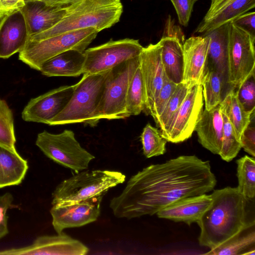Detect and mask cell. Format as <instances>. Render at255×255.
I'll return each mask as SVG.
<instances>
[{"instance_id": "9a60e30c", "label": "cell", "mask_w": 255, "mask_h": 255, "mask_svg": "<svg viewBox=\"0 0 255 255\" xmlns=\"http://www.w3.org/2000/svg\"><path fill=\"white\" fill-rule=\"evenodd\" d=\"M74 88L75 85L61 86L31 99L22 112V119L49 124L66 107Z\"/></svg>"}, {"instance_id": "7bdbcfd3", "label": "cell", "mask_w": 255, "mask_h": 255, "mask_svg": "<svg viewBox=\"0 0 255 255\" xmlns=\"http://www.w3.org/2000/svg\"><path fill=\"white\" fill-rule=\"evenodd\" d=\"M54 6H65L70 3L73 0H41Z\"/></svg>"}, {"instance_id": "e575fe53", "label": "cell", "mask_w": 255, "mask_h": 255, "mask_svg": "<svg viewBox=\"0 0 255 255\" xmlns=\"http://www.w3.org/2000/svg\"><path fill=\"white\" fill-rule=\"evenodd\" d=\"M239 101L244 109L253 113L255 109V72L254 71L240 85L236 91Z\"/></svg>"}, {"instance_id": "3957f363", "label": "cell", "mask_w": 255, "mask_h": 255, "mask_svg": "<svg viewBox=\"0 0 255 255\" xmlns=\"http://www.w3.org/2000/svg\"><path fill=\"white\" fill-rule=\"evenodd\" d=\"M65 14L52 28L29 36L39 41L77 29L94 28L99 32L117 23L123 7L121 0H73L65 6Z\"/></svg>"}, {"instance_id": "1f68e13d", "label": "cell", "mask_w": 255, "mask_h": 255, "mask_svg": "<svg viewBox=\"0 0 255 255\" xmlns=\"http://www.w3.org/2000/svg\"><path fill=\"white\" fill-rule=\"evenodd\" d=\"M143 153L146 158L162 155L166 152V140L161 132L148 123L140 135Z\"/></svg>"}, {"instance_id": "8d00e7d4", "label": "cell", "mask_w": 255, "mask_h": 255, "mask_svg": "<svg viewBox=\"0 0 255 255\" xmlns=\"http://www.w3.org/2000/svg\"><path fill=\"white\" fill-rule=\"evenodd\" d=\"M177 14L179 23L187 26L193 11V6L197 0H170Z\"/></svg>"}, {"instance_id": "ac0fdd59", "label": "cell", "mask_w": 255, "mask_h": 255, "mask_svg": "<svg viewBox=\"0 0 255 255\" xmlns=\"http://www.w3.org/2000/svg\"><path fill=\"white\" fill-rule=\"evenodd\" d=\"M28 38L26 21L20 10L4 15L0 21V58L19 53Z\"/></svg>"}, {"instance_id": "ba28073f", "label": "cell", "mask_w": 255, "mask_h": 255, "mask_svg": "<svg viewBox=\"0 0 255 255\" xmlns=\"http://www.w3.org/2000/svg\"><path fill=\"white\" fill-rule=\"evenodd\" d=\"M35 144L49 158L77 173L87 170L95 158L81 146L69 129L58 134L44 130L38 134Z\"/></svg>"}, {"instance_id": "4316f807", "label": "cell", "mask_w": 255, "mask_h": 255, "mask_svg": "<svg viewBox=\"0 0 255 255\" xmlns=\"http://www.w3.org/2000/svg\"><path fill=\"white\" fill-rule=\"evenodd\" d=\"M255 7V0H237L206 22H200L196 33H207L218 27L233 21L238 17Z\"/></svg>"}, {"instance_id": "e0dca14e", "label": "cell", "mask_w": 255, "mask_h": 255, "mask_svg": "<svg viewBox=\"0 0 255 255\" xmlns=\"http://www.w3.org/2000/svg\"><path fill=\"white\" fill-rule=\"evenodd\" d=\"M210 37L191 36L185 40L183 45V82L202 84L208 71V53Z\"/></svg>"}, {"instance_id": "4fadbf2b", "label": "cell", "mask_w": 255, "mask_h": 255, "mask_svg": "<svg viewBox=\"0 0 255 255\" xmlns=\"http://www.w3.org/2000/svg\"><path fill=\"white\" fill-rule=\"evenodd\" d=\"M89 249L63 232L37 237L27 246L0 250V255H85Z\"/></svg>"}, {"instance_id": "ab89813d", "label": "cell", "mask_w": 255, "mask_h": 255, "mask_svg": "<svg viewBox=\"0 0 255 255\" xmlns=\"http://www.w3.org/2000/svg\"><path fill=\"white\" fill-rule=\"evenodd\" d=\"M237 0H212L210 7L201 22H206Z\"/></svg>"}, {"instance_id": "2e32d148", "label": "cell", "mask_w": 255, "mask_h": 255, "mask_svg": "<svg viewBox=\"0 0 255 255\" xmlns=\"http://www.w3.org/2000/svg\"><path fill=\"white\" fill-rule=\"evenodd\" d=\"M159 42L143 47L139 55V66L145 92L144 111L151 115L154 101L163 84L165 74Z\"/></svg>"}, {"instance_id": "44dd1931", "label": "cell", "mask_w": 255, "mask_h": 255, "mask_svg": "<svg viewBox=\"0 0 255 255\" xmlns=\"http://www.w3.org/2000/svg\"><path fill=\"white\" fill-rule=\"evenodd\" d=\"M223 129L220 104L210 110L205 109L195 128L199 143L215 154H219L221 148Z\"/></svg>"}, {"instance_id": "f1b7e54d", "label": "cell", "mask_w": 255, "mask_h": 255, "mask_svg": "<svg viewBox=\"0 0 255 255\" xmlns=\"http://www.w3.org/2000/svg\"><path fill=\"white\" fill-rule=\"evenodd\" d=\"M238 189L246 197L254 199L255 196V160L248 155L236 161Z\"/></svg>"}, {"instance_id": "7402d4cb", "label": "cell", "mask_w": 255, "mask_h": 255, "mask_svg": "<svg viewBox=\"0 0 255 255\" xmlns=\"http://www.w3.org/2000/svg\"><path fill=\"white\" fill-rule=\"evenodd\" d=\"M231 22L207 33L210 37L208 69L217 72L228 84V52Z\"/></svg>"}, {"instance_id": "83f0119b", "label": "cell", "mask_w": 255, "mask_h": 255, "mask_svg": "<svg viewBox=\"0 0 255 255\" xmlns=\"http://www.w3.org/2000/svg\"><path fill=\"white\" fill-rule=\"evenodd\" d=\"M145 92L140 68L138 67L128 86L126 98V112L128 117L139 115L144 111Z\"/></svg>"}, {"instance_id": "f6af8a7d", "label": "cell", "mask_w": 255, "mask_h": 255, "mask_svg": "<svg viewBox=\"0 0 255 255\" xmlns=\"http://www.w3.org/2000/svg\"><path fill=\"white\" fill-rule=\"evenodd\" d=\"M4 15V13L0 8V19L2 18Z\"/></svg>"}, {"instance_id": "8992f818", "label": "cell", "mask_w": 255, "mask_h": 255, "mask_svg": "<svg viewBox=\"0 0 255 255\" xmlns=\"http://www.w3.org/2000/svg\"><path fill=\"white\" fill-rule=\"evenodd\" d=\"M98 31L88 28L68 31L39 41H27L18 58L30 68L39 71L49 59L69 50L84 52L95 39Z\"/></svg>"}, {"instance_id": "52a82bcc", "label": "cell", "mask_w": 255, "mask_h": 255, "mask_svg": "<svg viewBox=\"0 0 255 255\" xmlns=\"http://www.w3.org/2000/svg\"><path fill=\"white\" fill-rule=\"evenodd\" d=\"M139 65V56L126 61L110 70L106 76L96 117L117 120L128 118L126 98L131 80Z\"/></svg>"}, {"instance_id": "f546056e", "label": "cell", "mask_w": 255, "mask_h": 255, "mask_svg": "<svg viewBox=\"0 0 255 255\" xmlns=\"http://www.w3.org/2000/svg\"><path fill=\"white\" fill-rule=\"evenodd\" d=\"M225 84H227L220 74L208 69L201 84L205 109L210 110L220 104Z\"/></svg>"}, {"instance_id": "5bb4252c", "label": "cell", "mask_w": 255, "mask_h": 255, "mask_svg": "<svg viewBox=\"0 0 255 255\" xmlns=\"http://www.w3.org/2000/svg\"><path fill=\"white\" fill-rule=\"evenodd\" d=\"M184 35L180 27L175 24L169 15L162 37L158 42L161 46V59L166 77L178 84L183 81Z\"/></svg>"}, {"instance_id": "30bf717a", "label": "cell", "mask_w": 255, "mask_h": 255, "mask_svg": "<svg viewBox=\"0 0 255 255\" xmlns=\"http://www.w3.org/2000/svg\"><path fill=\"white\" fill-rule=\"evenodd\" d=\"M255 37L232 22L228 43V84L236 89L255 71Z\"/></svg>"}, {"instance_id": "d6986e66", "label": "cell", "mask_w": 255, "mask_h": 255, "mask_svg": "<svg viewBox=\"0 0 255 255\" xmlns=\"http://www.w3.org/2000/svg\"><path fill=\"white\" fill-rule=\"evenodd\" d=\"M65 6L52 5L41 0L25 1L20 10L25 18L29 37L48 30L59 22L65 14Z\"/></svg>"}, {"instance_id": "ffe728a7", "label": "cell", "mask_w": 255, "mask_h": 255, "mask_svg": "<svg viewBox=\"0 0 255 255\" xmlns=\"http://www.w3.org/2000/svg\"><path fill=\"white\" fill-rule=\"evenodd\" d=\"M212 201L211 195L206 194L178 200L158 211L160 218L183 222L190 225L197 222Z\"/></svg>"}, {"instance_id": "ee69618b", "label": "cell", "mask_w": 255, "mask_h": 255, "mask_svg": "<svg viewBox=\"0 0 255 255\" xmlns=\"http://www.w3.org/2000/svg\"><path fill=\"white\" fill-rule=\"evenodd\" d=\"M8 233L7 222L0 225V239L5 236Z\"/></svg>"}, {"instance_id": "7dc6e473", "label": "cell", "mask_w": 255, "mask_h": 255, "mask_svg": "<svg viewBox=\"0 0 255 255\" xmlns=\"http://www.w3.org/2000/svg\"><path fill=\"white\" fill-rule=\"evenodd\" d=\"M26 0H25V1H26Z\"/></svg>"}, {"instance_id": "9c48e42d", "label": "cell", "mask_w": 255, "mask_h": 255, "mask_svg": "<svg viewBox=\"0 0 255 255\" xmlns=\"http://www.w3.org/2000/svg\"><path fill=\"white\" fill-rule=\"evenodd\" d=\"M143 47L138 40L125 38L111 40L102 45L86 49L83 74H98L139 56Z\"/></svg>"}, {"instance_id": "b9f144b4", "label": "cell", "mask_w": 255, "mask_h": 255, "mask_svg": "<svg viewBox=\"0 0 255 255\" xmlns=\"http://www.w3.org/2000/svg\"><path fill=\"white\" fill-rule=\"evenodd\" d=\"M25 5V0H0V8L5 15L20 10Z\"/></svg>"}, {"instance_id": "7c38bea8", "label": "cell", "mask_w": 255, "mask_h": 255, "mask_svg": "<svg viewBox=\"0 0 255 255\" xmlns=\"http://www.w3.org/2000/svg\"><path fill=\"white\" fill-rule=\"evenodd\" d=\"M103 196L52 205L50 213L56 233L60 234L65 229L80 227L96 221L100 215Z\"/></svg>"}, {"instance_id": "836d02e7", "label": "cell", "mask_w": 255, "mask_h": 255, "mask_svg": "<svg viewBox=\"0 0 255 255\" xmlns=\"http://www.w3.org/2000/svg\"><path fill=\"white\" fill-rule=\"evenodd\" d=\"M15 142L12 111L5 101L0 99V143L15 148Z\"/></svg>"}, {"instance_id": "d6a6232c", "label": "cell", "mask_w": 255, "mask_h": 255, "mask_svg": "<svg viewBox=\"0 0 255 255\" xmlns=\"http://www.w3.org/2000/svg\"><path fill=\"white\" fill-rule=\"evenodd\" d=\"M221 113L223 129L222 146L219 155L223 160L229 162L237 155L242 146L231 122L226 115L222 112Z\"/></svg>"}, {"instance_id": "7a4b0ae2", "label": "cell", "mask_w": 255, "mask_h": 255, "mask_svg": "<svg viewBox=\"0 0 255 255\" xmlns=\"http://www.w3.org/2000/svg\"><path fill=\"white\" fill-rule=\"evenodd\" d=\"M210 195L211 204L197 223L200 228L199 244L212 249L255 225V202L237 187L217 189Z\"/></svg>"}, {"instance_id": "bcb514c9", "label": "cell", "mask_w": 255, "mask_h": 255, "mask_svg": "<svg viewBox=\"0 0 255 255\" xmlns=\"http://www.w3.org/2000/svg\"><path fill=\"white\" fill-rule=\"evenodd\" d=\"M2 188V186L1 182L0 179V188Z\"/></svg>"}, {"instance_id": "d4e9b609", "label": "cell", "mask_w": 255, "mask_h": 255, "mask_svg": "<svg viewBox=\"0 0 255 255\" xmlns=\"http://www.w3.org/2000/svg\"><path fill=\"white\" fill-rule=\"evenodd\" d=\"M221 111L224 113L240 140L241 134L251 121L252 115L246 111L239 101L235 89L229 90L220 103Z\"/></svg>"}, {"instance_id": "277c9868", "label": "cell", "mask_w": 255, "mask_h": 255, "mask_svg": "<svg viewBox=\"0 0 255 255\" xmlns=\"http://www.w3.org/2000/svg\"><path fill=\"white\" fill-rule=\"evenodd\" d=\"M109 71L98 74H83L82 79L75 84L73 93L66 107L48 125L83 123L96 126L98 123L96 111Z\"/></svg>"}, {"instance_id": "74e56055", "label": "cell", "mask_w": 255, "mask_h": 255, "mask_svg": "<svg viewBox=\"0 0 255 255\" xmlns=\"http://www.w3.org/2000/svg\"><path fill=\"white\" fill-rule=\"evenodd\" d=\"M240 141L242 148L252 155L255 156V128L254 126H251V122L243 131Z\"/></svg>"}, {"instance_id": "4dcf8cb0", "label": "cell", "mask_w": 255, "mask_h": 255, "mask_svg": "<svg viewBox=\"0 0 255 255\" xmlns=\"http://www.w3.org/2000/svg\"><path fill=\"white\" fill-rule=\"evenodd\" d=\"M192 84L182 82L177 85L174 93L167 102L162 113L155 121L157 127L160 128L161 133H163L166 130Z\"/></svg>"}, {"instance_id": "8fae6325", "label": "cell", "mask_w": 255, "mask_h": 255, "mask_svg": "<svg viewBox=\"0 0 255 255\" xmlns=\"http://www.w3.org/2000/svg\"><path fill=\"white\" fill-rule=\"evenodd\" d=\"M203 88L199 83L193 84L181 106L164 132L167 141L177 143L190 138L203 111Z\"/></svg>"}, {"instance_id": "d590c367", "label": "cell", "mask_w": 255, "mask_h": 255, "mask_svg": "<svg viewBox=\"0 0 255 255\" xmlns=\"http://www.w3.org/2000/svg\"><path fill=\"white\" fill-rule=\"evenodd\" d=\"M177 85L169 80L165 75L163 84L154 101L150 115L154 121L162 113L167 102L174 93Z\"/></svg>"}, {"instance_id": "6da1fadb", "label": "cell", "mask_w": 255, "mask_h": 255, "mask_svg": "<svg viewBox=\"0 0 255 255\" xmlns=\"http://www.w3.org/2000/svg\"><path fill=\"white\" fill-rule=\"evenodd\" d=\"M216 183L209 161L181 155L132 176L122 192L111 200L110 207L119 218L153 215L178 200L211 191Z\"/></svg>"}, {"instance_id": "5b68a950", "label": "cell", "mask_w": 255, "mask_h": 255, "mask_svg": "<svg viewBox=\"0 0 255 255\" xmlns=\"http://www.w3.org/2000/svg\"><path fill=\"white\" fill-rule=\"evenodd\" d=\"M126 175L109 170H83L59 183L52 193V205L73 203L104 196L124 183Z\"/></svg>"}, {"instance_id": "f35d334b", "label": "cell", "mask_w": 255, "mask_h": 255, "mask_svg": "<svg viewBox=\"0 0 255 255\" xmlns=\"http://www.w3.org/2000/svg\"><path fill=\"white\" fill-rule=\"evenodd\" d=\"M232 22L255 37V12H247L238 17Z\"/></svg>"}, {"instance_id": "60d3db41", "label": "cell", "mask_w": 255, "mask_h": 255, "mask_svg": "<svg viewBox=\"0 0 255 255\" xmlns=\"http://www.w3.org/2000/svg\"><path fill=\"white\" fill-rule=\"evenodd\" d=\"M13 197L9 192L0 195V225L8 221L7 210L13 207Z\"/></svg>"}, {"instance_id": "603a6c76", "label": "cell", "mask_w": 255, "mask_h": 255, "mask_svg": "<svg viewBox=\"0 0 255 255\" xmlns=\"http://www.w3.org/2000/svg\"><path fill=\"white\" fill-rule=\"evenodd\" d=\"M85 60L84 52L69 50L46 61L39 71L47 77H78L83 74Z\"/></svg>"}, {"instance_id": "484cf974", "label": "cell", "mask_w": 255, "mask_h": 255, "mask_svg": "<svg viewBox=\"0 0 255 255\" xmlns=\"http://www.w3.org/2000/svg\"><path fill=\"white\" fill-rule=\"evenodd\" d=\"M255 226L246 228L217 247L204 254L209 255H245L255 249Z\"/></svg>"}, {"instance_id": "cb8c5ba5", "label": "cell", "mask_w": 255, "mask_h": 255, "mask_svg": "<svg viewBox=\"0 0 255 255\" xmlns=\"http://www.w3.org/2000/svg\"><path fill=\"white\" fill-rule=\"evenodd\" d=\"M28 162L17 152L0 143V179L2 188L17 185L24 179Z\"/></svg>"}]
</instances>
